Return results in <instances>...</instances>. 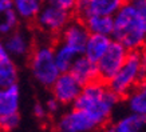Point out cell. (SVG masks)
Masks as SVG:
<instances>
[{"mask_svg": "<svg viewBox=\"0 0 146 132\" xmlns=\"http://www.w3.org/2000/svg\"><path fill=\"white\" fill-rule=\"evenodd\" d=\"M126 3V0H78L74 16L84 19L90 15L114 16V13Z\"/></svg>", "mask_w": 146, "mask_h": 132, "instance_id": "cell-10", "label": "cell"}, {"mask_svg": "<svg viewBox=\"0 0 146 132\" xmlns=\"http://www.w3.org/2000/svg\"><path fill=\"white\" fill-rule=\"evenodd\" d=\"M89 35L90 32L87 31L84 23L80 19L74 16L55 40L64 44L66 47L72 49L78 55H83L84 45H86V41L89 39Z\"/></svg>", "mask_w": 146, "mask_h": 132, "instance_id": "cell-9", "label": "cell"}, {"mask_svg": "<svg viewBox=\"0 0 146 132\" xmlns=\"http://www.w3.org/2000/svg\"><path fill=\"white\" fill-rule=\"evenodd\" d=\"M19 70L16 60L8 53L3 37H0V87H7L18 83Z\"/></svg>", "mask_w": 146, "mask_h": 132, "instance_id": "cell-13", "label": "cell"}, {"mask_svg": "<svg viewBox=\"0 0 146 132\" xmlns=\"http://www.w3.org/2000/svg\"><path fill=\"white\" fill-rule=\"evenodd\" d=\"M27 62L34 80L44 88L51 87L60 75L54 56V40L50 37L34 43Z\"/></svg>", "mask_w": 146, "mask_h": 132, "instance_id": "cell-3", "label": "cell"}, {"mask_svg": "<svg viewBox=\"0 0 146 132\" xmlns=\"http://www.w3.org/2000/svg\"><path fill=\"white\" fill-rule=\"evenodd\" d=\"M55 128L58 132H94L101 125L87 112L72 107L58 118Z\"/></svg>", "mask_w": 146, "mask_h": 132, "instance_id": "cell-6", "label": "cell"}, {"mask_svg": "<svg viewBox=\"0 0 146 132\" xmlns=\"http://www.w3.org/2000/svg\"><path fill=\"white\" fill-rule=\"evenodd\" d=\"M44 107H46V111L48 115H58L60 112V108H62V104L55 99V97H48L44 103Z\"/></svg>", "mask_w": 146, "mask_h": 132, "instance_id": "cell-24", "label": "cell"}, {"mask_svg": "<svg viewBox=\"0 0 146 132\" xmlns=\"http://www.w3.org/2000/svg\"><path fill=\"white\" fill-rule=\"evenodd\" d=\"M67 72H70L82 85L95 81V80H99L97 63L90 60L89 57L84 56V55H79L76 57Z\"/></svg>", "mask_w": 146, "mask_h": 132, "instance_id": "cell-12", "label": "cell"}, {"mask_svg": "<svg viewBox=\"0 0 146 132\" xmlns=\"http://www.w3.org/2000/svg\"><path fill=\"white\" fill-rule=\"evenodd\" d=\"M3 41L8 53L15 60H27L35 43L31 33L20 27L8 36H5Z\"/></svg>", "mask_w": 146, "mask_h": 132, "instance_id": "cell-11", "label": "cell"}, {"mask_svg": "<svg viewBox=\"0 0 146 132\" xmlns=\"http://www.w3.org/2000/svg\"><path fill=\"white\" fill-rule=\"evenodd\" d=\"M46 1H48L51 4L56 5V7H59L62 9H66V11L72 13H74V9H75L76 3H78V0H46Z\"/></svg>", "mask_w": 146, "mask_h": 132, "instance_id": "cell-23", "label": "cell"}, {"mask_svg": "<svg viewBox=\"0 0 146 132\" xmlns=\"http://www.w3.org/2000/svg\"><path fill=\"white\" fill-rule=\"evenodd\" d=\"M110 43H111L110 36L90 33L89 39L86 41V45H84L83 55L89 57L90 60H93V62L97 63L98 60H99V57L106 52V49L109 48Z\"/></svg>", "mask_w": 146, "mask_h": 132, "instance_id": "cell-17", "label": "cell"}, {"mask_svg": "<svg viewBox=\"0 0 146 132\" xmlns=\"http://www.w3.org/2000/svg\"><path fill=\"white\" fill-rule=\"evenodd\" d=\"M13 9V1L12 0H0V13Z\"/></svg>", "mask_w": 146, "mask_h": 132, "instance_id": "cell-27", "label": "cell"}, {"mask_svg": "<svg viewBox=\"0 0 146 132\" xmlns=\"http://www.w3.org/2000/svg\"><path fill=\"white\" fill-rule=\"evenodd\" d=\"M121 97L111 91L107 83L95 80L82 87L79 96L72 107L83 110L93 118L101 127H105L114 112Z\"/></svg>", "mask_w": 146, "mask_h": 132, "instance_id": "cell-1", "label": "cell"}, {"mask_svg": "<svg viewBox=\"0 0 146 132\" xmlns=\"http://www.w3.org/2000/svg\"><path fill=\"white\" fill-rule=\"evenodd\" d=\"M127 53L129 51L125 48L122 44L118 43L117 40L111 39L109 48L106 49V52L103 53L99 57V60L97 62L99 80L107 83L117 74V71L121 68V66L123 64Z\"/></svg>", "mask_w": 146, "mask_h": 132, "instance_id": "cell-7", "label": "cell"}, {"mask_svg": "<svg viewBox=\"0 0 146 132\" xmlns=\"http://www.w3.org/2000/svg\"><path fill=\"white\" fill-rule=\"evenodd\" d=\"M84 26L90 33H97V35L110 36L113 33V16H105V15H90L87 18L82 19Z\"/></svg>", "mask_w": 146, "mask_h": 132, "instance_id": "cell-18", "label": "cell"}, {"mask_svg": "<svg viewBox=\"0 0 146 132\" xmlns=\"http://www.w3.org/2000/svg\"><path fill=\"white\" fill-rule=\"evenodd\" d=\"M20 18L15 9H9L0 13V37H5L9 33H12L15 30L20 27Z\"/></svg>", "mask_w": 146, "mask_h": 132, "instance_id": "cell-21", "label": "cell"}, {"mask_svg": "<svg viewBox=\"0 0 146 132\" xmlns=\"http://www.w3.org/2000/svg\"><path fill=\"white\" fill-rule=\"evenodd\" d=\"M137 11L141 13L143 18H146V0H130Z\"/></svg>", "mask_w": 146, "mask_h": 132, "instance_id": "cell-26", "label": "cell"}, {"mask_svg": "<svg viewBox=\"0 0 146 132\" xmlns=\"http://www.w3.org/2000/svg\"><path fill=\"white\" fill-rule=\"evenodd\" d=\"M13 9L22 22L32 23L46 0H12Z\"/></svg>", "mask_w": 146, "mask_h": 132, "instance_id": "cell-19", "label": "cell"}, {"mask_svg": "<svg viewBox=\"0 0 146 132\" xmlns=\"http://www.w3.org/2000/svg\"><path fill=\"white\" fill-rule=\"evenodd\" d=\"M146 125V116L130 112L111 124L105 125L103 132H141Z\"/></svg>", "mask_w": 146, "mask_h": 132, "instance_id": "cell-14", "label": "cell"}, {"mask_svg": "<svg viewBox=\"0 0 146 132\" xmlns=\"http://www.w3.org/2000/svg\"><path fill=\"white\" fill-rule=\"evenodd\" d=\"M125 99L130 112L146 116V77L142 79Z\"/></svg>", "mask_w": 146, "mask_h": 132, "instance_id": "cell-16", "label": "cell"}, {"mask_svg": "<svg viewBox=\"0 0 146 132\" xmlns=\"http://www.w3.org/2000/svg\"><path fill=\"white\" fill-rule=\"evenodd\" d=\"M145 77L146 70L142 64L141 49L129 51L123 64L117 71V74L107 81V85L117 96L126 97V95Z\"/></svg>", "mask_w": 146, "mask_h": 132, "instance_id": "cell-4", "label": "cell"}, {"mask_svg": "<svg viewBox=\"0 0 146 132\" xmlns=\"http://www.w3.org/2000/svg\"><path fill=\"white\" fill-rule=\"evenodd\" d=\"M54 56H55V63L60 72H67L70 70L72 62L79 56L72 49L66 47L58 40H54Z\"/></svg>", "mask_w": 146, "mask_h": 132, "instance_id": "cell-20", "label": "cell"}, {"mask_svg": "<svg viewBox=\"0 0 146 132\" xmlns=\"http://www.w3.org/2000/svg\"><path fill=\"white\" fill-rule=\"evenodd\" d=\"M20 88L18 83L7 87H0V116L19 112Z\"/></svg>", "mask_w": 146, "mask_h": 132, "instance_id": "cell-15", "label": "cell"}, {"mask_svg": "<svg viewBox=\"0 0 146 132\" xmlns=\"http://www.w3.org/2000/svg\"><path fill=\"white\" fill-rule=\"evenodd\" d=\"M82 84L70 72H60L54 84L50 87L51 96L55 97L62 107L72 106L82 91Z\"/></svg>", "mask_w": 146, "mask_h": 132, "instance_id": "cell-8", "label": "cell"}, {"mask_svg": "<svg viewBox=\"0 0 146 132\" xmlns=\"http://www.w3.org/2000/svg\"><path fill=\"white\" fill-rule=\"evenodd\" d=\"M32 114H34V116H35L38 120H44L48 116L44 104H42V103H35V104H34V107H32Z\"/></svg>", "mask_w": 146, "mask_h": 132, "instance_id": "cell-25", "label": "cell"}, {"mask_svg": "<svg viewBox=\"0 0 146 132\" xmlns=\"http://www.w3.org/2000/svg\"><path fill=\"white\" fill-rule=\"evenodd\" d=\"M111 39L121 43L127 51H138L146 47V18H143L130 0H126L113 16Z\"/></svg>", "mask_w": 146, "mask_h": 132, "instance_id": "cell-2", "label": "cell"}, {"mask_svg": "<svg viewBox=\"0 0 146 132\" xmlns=\"http://www.w3.org/2000/svg\"><path fill=\"white\" fill-rule=\"evenodd\" d=\"M20 125L19 112L0 116V132H12Z\"/></svg>", "mask_w": 146, "mask_h": 132, "instance_id": "cell-22", "label": "cell"}, {"mask_svg": "<svg viewBox=\"0 0 146 132\" xmlns=\"http://www.w3.org/2000/svg\"><path fill=\"white\" fill-rule=\"evenodd\" d=\"M72 18H74L72 12H68L48 1H44L32 23L40 33L55 40Z\"/></svg>", "mask_w": 146, "mask_h": 132, "instance_id": "cell-5", "label": "cell"}]
</instances>
